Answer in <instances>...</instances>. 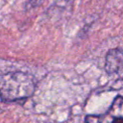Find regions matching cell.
<instances>
[{
  "label": "cell",
  "instance_id": "cell-1",
  "mask_svg": "<svg viewBox=\"0 0 123 123\" xmlns=\"http://www.w3.org/2000/svg\"><path fill=\"white\" fill-rule=\"evenodd\" d=\"M33 76L22 71H12L0 75V97L7 102L26 99L35 92Z\"/></svg>",
  "mask_w": 123,
  "mask_h": 123
},
{
  "label": "cell",
  "instance_id": "cell-2",
  "mask_svg": "<svg viewBox=\"0 0 123 123\" xmlns=\"http://www.w3.org/2000/svg\"><path fill=\"white\" fill-rule=\"evenodd\" d=\"M86 123H123V97L117 96L106 113L86 116Z\"/></svg>",
  "mask_w": 123,
  "mask_h": 123
},
{
  "label": "cell",
  "instance_id": "cell-3",
  "mask_svg": "<svg viewBox=\"0 0 123 123\" xmlns=\"http://www.w3.org/2000/svg\"><path fill=\"white\" fill-rule=\"evenodd\" d=\"M105 70L112 78L123 79V49H110L106 55Z\"/></svg>",
  "mask_w": 123,
  "mask_h": 123
},
{
  "label": "cell",
  "instance_id": "cell-4",
  "mask_svg": "<svg viewBox=\"0 0 123 123\" xmlns=\"http://www.w3.org/2000/svg\"><path fill=\"white\" fill-rule=\"evenodd\" d=\"M42 1H43V0H30V1L28 2V4L26 5V8H28V9L35 8L36 6L39 5V4H40Z\"/></svg>",
  "mask_w": 123,
  "mask_h": 123
}]
</instances>
